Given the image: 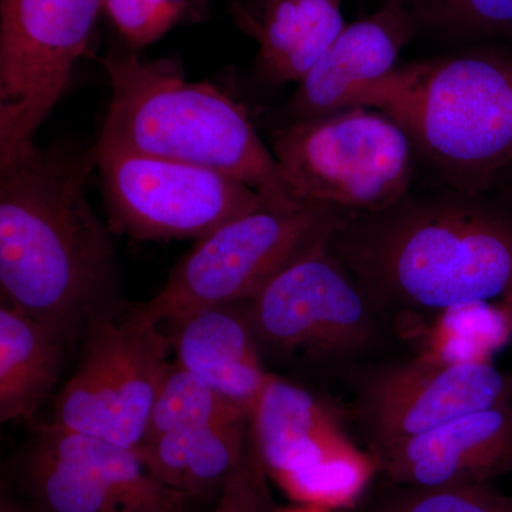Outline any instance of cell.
<instances>
[{
    "label": "cell",
    "mask_w": 512,
    "mask_h": 512,
    "mask_svg": "<svg viewBox=\"0 0 512 512\" xmlns=\"http://www.w3.org/2000/svg\"><path fill=\"white\" fill-rule=\"evenodd\" d=\"M94 156L111 231L140 241L200 239L268 201L227 174L103 140H97Z\"/></svg>",
    "instance_id": "9c48e42d"
},
{
    "label": "cell",
    "mask_w": 512,
    "mask_h": 512,
    "mask_svg": "<svg viewBox=\"0 0 512 512\" xmlns=\"http://www.w3.org/2000/svg\"><path fill=\"white\" fill-rule=\"evenodd\" d=\"M274 512H332L326 508L315 507V505L298 504L295 507L282 508Z\"/></svg>",
    "instance_id": "d4e9b609"
},
{
    "label": "cell",
    "mask_w": 512,
    "mask_h": 512,
    "mask_svg": "<svg viewBox=\"0 0 512 512\" xmlns=\"http://www.w3.org/2000/svg\"><path fill=\"white\" fill-rule=\"evenodd\" d=\"M511 497L487 484L409 488L382 512H510Z\"/></svg>",
    "instance_id": "7402d4cb"
},
{
    "label": "cell",
    "mask_w": 512,
    "mask_h": 512,
    "mask_svg": "<svg viewBox=\"0 0 512 512\" xmlns=\"http://www.w3.org/2000/svg\"><path fill=\"white\" fill-rule=\"evenodd\" d=\"M342 0H265L259 22L244 15L258 40V62L266 80L299 83L345 29Z\"/></svg>",
    "instance_id": "ac0fdd59"
},
{
    "label": "cell",
    "mask_w": 512,
    "mask_h": 512,
    "mask_svg": "<svg viewBox=\"0 0 512 512\" xmlns=\"http://www.w3.org/2000/svg\"><path fill=\"white\" fill-rule=\"evenodd\" d=\"M372 456L406 488L487 484L512 474V404L467 414Z\"/></svg>",
    "instance_id": "5bb4252c"
},
{
    "label": "cell",
    "mask_w": 512,
    "mask_h": 512,
    "mask_svg": "<svg viewBox=\"0 0 512 512\" xmlns=\"http://www.w3.org/2000/svg\"><path fill=\"white\" fill-rule=\"evenodd\" d=\"M501 180L507 181L508 194H510L512 198V167L503 175Z\"/></svg>",
    "instance_id": "484cf974"
},
{
    "label": "cell",
    "mask_w": 512,
    "mask_h": 512,
    "mask_svg": "<svg viewBox=\"0 0 512 512\" xmlns=\"http://www.w3.org/2000/svg\"><path fill=\"white\" fill-rule=\"evenodd\" d=\"M247 420L241 407L174 362L158 390L144 441L187 427Z\"/></svg>",
    "instance_id": "ffe728a7"
},
{
    "label": "cell",
    "mask_w": 512,
    "mask_h": 512,
    "mask_svg": "<svg viewBox=\"0 0 512 512\" xmlns=\"http://www.w3.org/2000/svg\"><path fill=\"white\" fill-rule=\"evenodd\" d=\"M244 303L208 306L163 323L175 362L251 416L266 372Z\"/></svg>",
    "instance_id": "2e32d148"
},
{
    "label": "cell",
    "mask_w": 512,
    "mask_h": 512,
    "mask_svg": "<svg viewBox=\"0 0 512 512\" xmlns=\"http://www.w3.org/2000/svg\"><path fill=\"white\" fill-rule=\"evenodd\" d=\"M249 430L266 474L296 504L352 507L379 470L315 394L272 375Z\"/></svg>",
    "instance_id": "30bf717a"
},
{
    "label": "cell",
    "mask_w": 512,
    "mask_h": 512,
    "mask_svg": "<svg viewBox=\"0 0 512 512\" xmlns=\"http://www.w3.org/2000/svg\"><path fill=\"white\" fill-rule=\"evenodd\" d=\"M512 404V375L488 360L423 355L384 369L360 404L372 451L394 446L491 407Z\"/></svg>",
    "instance_id": "4fadbf2b"
},
{
    "label": "cell",
    "mask_w": 512,
    "mask_h": 512,
    "mask_svg": "<svg viewBox=\"0 0 512 512\" xmlns=\"http://www.w3.org/2000/svg\"><path fill=\"white\" fill-rule=\"evenodd\" d=\"M104 0H0V164L36 147Z\"/></svg>",
    "instance_id": "ba28073f"
},
{
    "label": "cell",
    "mask_w": 512,
    "mask_h": 512,
    "mask_svg": "<svg viewBox=\"0 0 512 512\" xmlns=\"http://www.w3.org/2000/svg\"><path fill=\"white\" fill-rule=\"evenodd\" d=\"M94 150L35 147L0 164L2 302L66 348L93 319L127 305L116 247L87 200Z\"/></svg>",
    "instance_id": "6da1fadb"
},
{
    "label": "cell",
    "mask_w": 512,
    "mask_h": 512,
    "mask_svg": "<svg viewBox=\"0 0 512 512\" xmlns=\"http://www.w3.org/2000/svg\"><path fill=\"white\" fill-rule=\"evenodd\" d=\"M414 19L450 32L512 36V0H406Z\"/></svg>",
    "instance_id": "44dd1931"
},
{
    "label": "cell",
    "mask_w": 512,
    "mask_h": 512,
    "mask_svg": "<svg viewBox=\"0 0 512 512\" xmlns=\"http://www.w3.org/2000/svg\"><path fill=\"white\" fill-rule=\"evenodd\" d=\"M272 153L296 201L346 217L389 210L413 183L412 140L372 107L292 121L275 131Z\"/></svg>",
    "instance_id": "5b68a950"
},
{
    "label": "cell",
    "mask_w": 512,
    "mask_h": 512,
    "mask_svg": "<svg viewBox=\"0 0 512 512\" xmlns=\"http://www.w3.org/2000/svg\"><path fill=\"white\" fill-rule=\"evenodd\" d=\"M348 217L333 247L370 301L444 312L512 296V214L463 194Z\"/></svg>",
    "instance_id": "7a4b0ae2"
},
{
    "label": "cell",
    "mask_w": 512,
    "mask_h": 512,
    "mask_svg": "<svg viewBox=\"0 0 512 512\" xmlns=\"http://www.w3.org/2000/svg\"><path fill=\"white\" fill-rule=\"evenodd\" d=\"M266 481L268 474L251 439L244 460L222 487L214 512H271Z\"/></svg>",
    "instance_id": "cb8c5ba5"
},
{
    "label": "cell",
    "mask_w": 512,
    "mask_h": 512,
    "mask_svg": "<svg viewBox=\"0 0 512 512\" xmlns=\"http://www.w3.org/2000/svg\"><path fill=\"white\" fill-rule=\"evenodd\" d=\"M40 512H190L191 498L151 474L137 450L42 424L26 463Z\"/></svg>",
    "instance_id": "7c38bea8"
},
{
    "label": "cell",
    "mask_w": 512,
    "mask_h": 512,
    "mask_svg": "<svg viewBox=\"0 0 512 512\" xmlns=\"http://www.w3.org/2000/svg\"><path fill=\"white\" fill-rule=\"evenodd\" d=\"M80 342L79 363L57 394L50 423L140 450L171 366L163 325L127 303L93 319Z\"/></svg>",
    "instance_id": "52a82bcc"
},
{
    "label": "cell",
    "mask_w": 512,
    "mask_h": 512,
    "mask_svg": "<svg viewBox=\"0 0 512 512\" xmlns=\"http://www.w3.org/2000/svg\"><path fill=\"white\" fill-rule=\"evenodd\" d=\"M416 19L406 0H386L373 15L350 23L311 72L298 83L289 109L306 120L352 109L360 97L396 69Z\"/></svg>",
    "instance_id": "9a60e30c"
},
{
    "label": "cell",
    "mask_w": 512,
    "mask_h": 512,
    "mask_svg": "<svg viewBox=\"0 0 512 512\" xmlns=\"http://www.w3.org/2000/svg\"><path fill=\"white\" fill-rule=\"evenodd\" d=\"M333 235L305 249L244 303L259 346L338 355L370 342V298L333 247Z\"/></svg>",
    "instance_id": "8fae6325"
},
{
    "label": "cell",
    "mask_w": 512,
    "mask_h": 512,
    "mask_svg": "<svg viewBox=\"0 0 512 512\" xmlns=\"http://www.w3.org/2000/svg\"><path fill=\"white\" fill-rule=\"evenodd\" d=\"M396 120L416 154L463 194L512 167V53L474 52L396 67L362 97Z\"/></svg>",
    "instance_id": "3957f363"
},
{
    "label": "cell",
    "mask_w": 512,
    "mask_h": 512,
    "mask_svg": "<svg viewBox=\"0 0 512 512\" xmlns=\"http://www.w3.org/2000/svg\"><path fill=\"white\" fill-rule=\"evenodd\" d=\"M100 63L111 101L99 140L227 174L268 201L299 202L247 111L220 89L188 82L167 62H141L134 53H110Z\"/></svg>",
    "instance_id": "277c9868"
},
{
    "label": "cell",
    "mask_w": 512,
    "mask_h": 512,
    "mask_svg": "<svg viewBox=\"0 0 512 512\" xmlns=\"http://www.w3.org/2000/svg\"><path fill=\"white\" fill-rule=\"evenodd\" d=\"M187 0H104V10L134 49L157 42L180 20Z\"/></svg>",
    "instance_id": "603a6c76"
},
{
    "label": "cell",
    "mask_w": 512,
    "mask_h": 512,
    "mask_svg": "<svg viewBox=\"0 0 512 512\" xmlns=\"http://www.w3.org/2000/svg\"><path fill=\"white\" fill-rule=\"evenodd\" d=\"M346 218L305 202L266 201L197 239L164 288L138 308L163 325L208 306L247 302L296 256L338 231Z\"/></svg>",
    "instance_id": "8992f818"
},
{
    "label": "cell",
    "mask_w": 512,
    "mask_h": 512,
    "mask_svg": "<svg viewBox=\"0 0 512 512\" xmlns=\"http://www.w3.org/2000/svg\"><path fill=\"white\" fill-rule=\"evenodd\" d=\"M66 346L28 313L0 306V420L30 421L59 380Z\"/></svg>",
    "instance_id": "d6986e66"
},
{
    "label": "cell",
    "mask_w": 512,
    "mask_h": 512,
    "mask_svg": "<svg viewBox=\"0 0 512 512\" xmlns=\"http://www.w3.org/2000/svg\"><path fill=\"white\" fill-rule=\"evenodd\" d=\"M249 420L187 427L144 441L141 460L160 483L191 500L221 491L244 460Z\"/></svg>",
    "instance_id": "e0dca14e"
}]
</instances>
